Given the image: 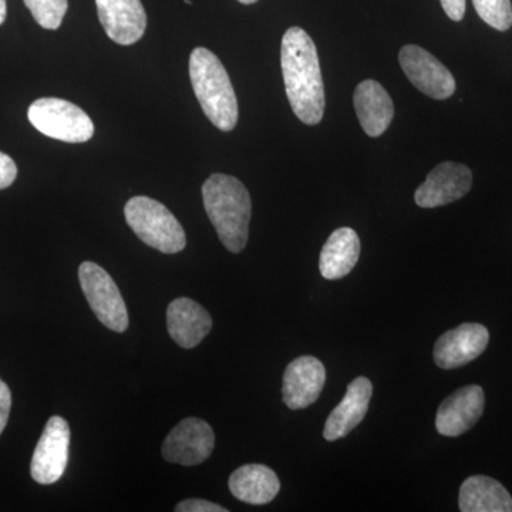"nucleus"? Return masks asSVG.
<instances>
[{"mask_svg":"<svg viewBox=\"0 0 512 512\" xmlns=\"http://www.w3.org/2000/svg\"><path fill=\"white\" fill-rule=\"evenodd\" d=\"M281 66L293 113L302 123L316 126L325 113V86L315 43L298 26L282 37Z\"/></svg>","mask_w":512,"mask_h":512,"instance_id":"1","label":"nucleus"},{"mask_svg":"<svg viewBox=\"0 0 512 512\" xmlns=\"http://www.w3.org/2000/svg\"><path fill=\"white\" fill-rule=\"evenodd\" d=\"M202 200L222 245L232 254L247 247L251 222V195L238 178L212 174L202 185Z\"/></svg>","mask_w":512,"mask_h":512,"instance_id":"2","label":"nucleus"},{"mask_svg":"<svg viewBox=\"0 0 512 512\" xmlns=\"http://www.w3.org/2000/svg\"><path fill=\"white\" fill-rule=\"evenodd\" d=\"M190 77L208 120L218 130H234L238 123V100L221 60L211 50L197 47L190 57Z\"/></svg>","mask_w":512,"mask_h":512,"instance_id":"3","label":"nucleus"},{"mask_svg":"<svg viewBox=\"0 0 512 512\" xmlns=\"http://www.w3.org/2000/svg\"><path fill=\"white\" fill-rule=\"evenodd\" d=\"M124 215L144 244L163 254H178L187 245V237L173 212L153 198L134 197L127 202Z\"/></svg>","mask_w":512,"mask_h":512,"instance_id":"4","label":"nucleus"},{"mask_svg":"<svg viewBox=\"0 0 512 512\" xmlns=\"http://www.w3.org/2000/svg\"><path fill=\"white\" fill-rule=\"evenodd\" d=\"M28 117L37 131L64 143H86L94 134L93 121L86 111L67 100H36L29 107Z\"/></svg>","mask_w":512,"mask_h":512,"instance_id":"5","label":"nucleus"},{"mask_svg":"<svg viewBox=\"0 0 512 512\" xmlns=\"http://www.w3.org/2000/svg\"><path fill=\"white\" fill-rule=\"evenodd\" d=\"M79 279L84 296L101 325L113 332H126L128 328L126 303L113 278L94 262H83L79 268Z\"/></svg>","mask_w":512,"mask_h":512,"instance_id":"6","label":"nucleus"},{"mask_svg":"<svg viewBox=\"0 0 512 512\" xmlns=\"http://www.w3.org/2000/svg\"><path fill=\"white\" fill-rule=\"evenodd\" d=\"M399 62L410 83L431 99L446 100L456 92V80L450 70L420 46H404Z\"/></svg>","mask_w":512,"mask_h":512,"instance_id":"7","label":"nucleus"},{"mask_svg":"<svg viewBox=\"0 0 512 512\" xmlns=\"http://www.w3.org/2000/svg\"><path fill=\"white\" fill-rule=\"evenodd\" d=\"M70 427L66 420L53 416L47 421L33 453L30 473L39 484H55L62 478L69 460Z\"/></svg>","mask_w":512,"mask_h":512,"instance_id":"8","label":"nucleus"},{"mask_svg":"<svg viewBox=\"0 0 512 512\" xmlns=\"http://www.w3.org/2000/svg\"><path fill=\"white\" fill-rule=\"evenodd\" d=\"M215 434L207 421L188 417L168 434L163 444V457L168 463L198 466L211 456Z\"/></svg>","mask_w":512,"mask_h":512,"instance_id":"9","label":"nucleus"},{"mask_svg":"<svg viewBox=\"0 0 512 512\" xmlns=\"http://www.w3.org/2000/svg\"><path fill=\"white\" fill-rule=\"evenodd\" d=\"M473 184V174L467 165L441 163L434 168L426 181L414 194L416 204L421 208H437L461 200Z\"/></svg>","mask_w":512,"mask_h":512,"instance_id":"10","label":"nucleus"},{"mask_svg":"<svg viewBox=\"0 0 512 512\" xmlns=\"http://www.w3.org/2000/svg\"><path fill=\"white\" fill-rule=\"evenodd\" d=\"M490 333L480 323H463L441 335L434 346V362L444 370L473 362L487 349Z\"/></svg>","mask_w":512,"mask_h":512,"instance_id":"11","label":"nucleus"},{"mask_svg":"<svg viewBox=\"0 0 512 512\" xmlns=\"http://www.w3.org/2000/svg\"><path fill=\"white\" fill-rule=\"evenodd\" d=\"M104 32L117 45L130 46L143 37L147 13L141 0H96Z\"/></svg>","mask_w":512,"mask_h":512,"instance_id":"12","label":"nucleus"},{"mask_svg":"<svg viewBox=\"0 0 512 512\" xmlns=\"http://www.w3.org/2000/svg\"><path fill=\"white\" fill-rule=\"evenodd\" d=\"M484 390L477 384L461 387L448 396L436 416V429L441 436L458 437L476 426L484 412Z\"/></svg>","mask_w":512,"mask_h":512,"instance_id":"13","label":"nucleus"},{"mask_svg":"<svg viewBox=\"0 0 512 512\" xmlns=\"http://www.w3.org/2000/svg\"><path fill=\"white\" fill-rule=\"evenodd\" d=\"M326 382V369L319 359L301 356L286 367L284 402L291 410L306 409L319 399Z\"/></svg>","mask_w":512,"mask_h":512,"instance_id":"14","label":"nucleus"},{"mask_svg":"<svg viewBox=\"0 0 512 512\" xmlns=\"http://www.w3.org/2000/svg\"><path fill=\"white\" fill-rule=\"evenodd\" d=\"M373 384L367 377H357L348 386V392L342 402L335 407L326 420L323 437L336 441L348 436L365 419L372 399Z\"/></svg>","mask_w":512,"mask_h":512,"instance_id":"15","label":"nucleus"},{"mask_svg":"<svg viewBox=\"0 0 512 512\" xmlns=\"http://www.w3.org/2000/svg\"><path fill=\"white\" fill-rule=\"evenodd\" d=\"M167 329L178 346L192 349L211 332L210 313L192 299L178 298L168 305Z\"/></svg>","mask_w":512,"mask_h":512,"instance_id":"16","label":"nucleus"},{"mask_svg":"<svg viewBox=\"0 0 512 512\" xmlns=\"http://www.w3.org/2000/svg\"><path fill=\"white\" fill-rule=\"evenodd\" d=\"M357 119L367 136L379 137L389 128L394 116L393 101L382 84L365 80L353 96Z\"/></svg>","mask_w":512,"mask_h":512,"instance_id":"17","label":"nucleus"},{"mask_svg":"<svg viewBox=\"0 0 512 512\" xmlns=\"http://www.w3.org/2000/svg\"><path fill=\"white\" fill-rule=\"evenodd\" d=\"M228 485L235 498L251 505L271 503L281 490L275 471L264 464L239 467L229 477Z\"/></svg>","mask_w":512,"mask_h":512,"instance_id":"18","label":"nucleus"},{"mask_svg":"<svg viewBox=\"0 0 512 512\" xmlns=\"http://www.w3.org/2000/svg\"><path fill=\"white\" fill-rule=\"evenodd\" d=\"M360 239L352 228H339L330 234L320 252L319 268L329 281L345 278L359 261Z\"/></svg>","mask_w":512,"mask_h":512,"instance_id":"19","label":"nucleus"},{"mask_svg":"<svg viewBox=\"0 0 512 512\" xmlns=\"http://www.w3.org/2000/svg\"><path fill=\"white\" fill-rule=\"evenodd\" d=\"M458 505L463 512H512V497L494 478L473 476L461 485Z\"/></svg>","mask_w":512,"mask_h":512,"instance_id":"20","label":"nucleus"},{"mask_svg":"<svg viewBox=\"0 0 512 512\" xmlns=\"http://www.w3.org/2000/svg\"><path fill=\"white\" fill-rule=\"evenodd\" d=\"M36 22L43 29L57 30L69 9L67 0H23Z\"/></svg>","mask_w":512,"mask_h":512,"instance_id":"21","label":"nucleus"},{"mask_svg":"<svg viewBox=\"0 0 512 512\" xmlns=\"http://www.w3.org/2000/svg\"><path fill=\"white\" fill-rule=\"evenodd\" d=\"M478 16L491 28L505 32L512 26L511 0H473Z\"/></svg>","mask_w":512,"mask_h":512,"instance_id":"22","label":"nucleus"},{"mask_svg":"<svg viewBox=\"0 0 512 512\" xmlns=\"http://www.w3.org/2000/svg\"><path fill=\"white\" fill-rule=\"evenodd\" d=\"M18 177V167L8 154L0 151V190L10 187Z\"/></svg>","mask_w":512,"mask_h":512,"instance_id":"23","label":"nucleus"},{"mask_svg":"<svg viewBox=\"0 0 512 512\" xmlns=\"http://www.w3.org/2000/svg\"><path fill=\"white\" fill-rule=\"evenodd\" d=\"M177 512H228L221 505L210 503L207 500H185L175 507Z\"/></svg>","mask_w":512,"mask_h":512,"instance_id":"24","label":"nucleus"},{"mask_svg":"<svg viewBox=\"0 0 512 512\" xmlns=\"http://www.w3.org/2000/svg\"><path fill=\"white\" fill-rule=\"evenodd\" d=\"M10 407H12V394H10L8 384L0 379V434L8 424Z\"/></svg>","mask_w":512,"mask_h":512,"instance_id":"25","label":"nucleus"},{"mask_svg":"<svg viewBox=\"0 0 512 512\" xmlns=\"http://www.w3.org/2000/svg\"><path fill=\"white\" fill-rule=\"evenodd\" d=\"M444 12L454 22H460L466 13V0H440Z\"/></svg>","mask_w":512,"mask_h":512,"instance_id":"26","label":"nucleus"},{"mask_svg":"<svg viewBox=\"0 0 512 512\" xmlns=\"http://www.w3.org/2000/svg\"><path fill=\"white\" fill-rule=\"evenodd\" d=\"M8 15V6H6V0H0V25H3Z\"/></svg>","mask_w":512,"mask_h":512,"instance_id":"27","label":"nucleus"},{"mask_svg":"<svg viewBox=\"0 0 512 512\" xmlns=\"http://www.w3.org/2000/svg\"><path fill=\"white\" fill-rule=\"evenodd\" d=\"M238 2L244 3V5H252V3L258 2V0H238Z\"/></svg>","mask_w":512,"mask_h":512,"instance_id":"28","label":"nucleus"},{"mask_svg":"<svg viewBox=\"0 0 512 512\" xmlns=\"http://www.w3.org/2000/svg\"><path fill=\"white\" fill-rule=\"evenodd\" d=\"M185 3H187V5H192L191 0H185Z\"/></svg>","mask_w":512,"mask_h":512,"instance_id":"29","label":"nucleus"}]
</instances>
